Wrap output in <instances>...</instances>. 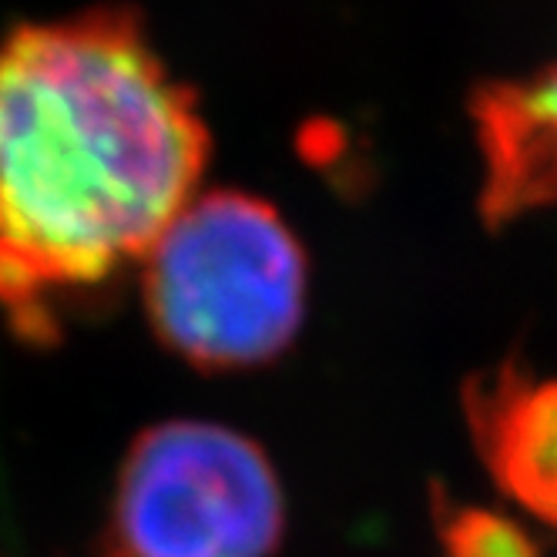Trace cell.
I'll list each match as a JSON object with an SVG mask.
<instances>
[{
  "mask_svg": "<svg viewBox=\"0 0 557 557\" xmlns=\"http://www.w3.org/2000/svg\"><path fill=\"white\" fill-rule=\"evenodd\" d=\"M209 135L125 11L0 45V309L27 339L101 293L198 191Z\"/></svg>",
  "mask_w": 557,
  "mask_h": 557,
  "instance_id": "cell-1",
  "label": "cell"
},
{
  "mask_svg": "<svg viewBox=\"0 0 557 557\" xmlns=\"http://www.w3.org/2000/svg\"><path fill=\"white\" fill-rule=\"evenodd\" d=\"M148 320L198 370H252L296 339L306 252L269 202L195 191L141 259Z\"/></svg>",
  "mask_w": 557,
  "mask_h": 557,
  "instance_id": "cell-2",
  "label": "cell"
},
{
  "mask_svg": "<svg viewBox=\"0 0 557 557\" xmlns=\"http://www.w3.org/2000/svg\"><path fill=\"white\" fill-rule=\"evenodd\" d=\"M283 534L265 450L222 423L172 420L132 444L101 557H272Z\"/></svg>",
  "mask_w": 557,
  "mask_h": 557,
  "instance_id": "cell-3",
  "label": "cell"
},
{
  "mask_svg": "<svg viewBox=\"0 0 557 557\" xmlns=\"http://www.w3.org/2000/svg\"><path fill=\"white\" fill-rule=\"evenodd\" d=\"M463 413L500 494L557 531V376L504 363L467 383Z\"/></svg>",
  "mask_w": 557,
  "mask_h": 557,
  "instance_id": "cell-4",
  "label": "cell"
},
{
  "mask_svg": "<svg viewBox=\"0 0 557 557\" xmlns=\"http://www.w3.org/2000/svg\"><path fill=\"white\" fill-rule=\"evenodd\" d=\"M484 158L481 209L510 222L557 202V61L534 77L487 85L473 101Z\"/></svg>",
  "mask_w": 557,
  "mask_h": 557,
  "instance_id": "cell-5",
  "label": "cell"
},
{
  "mask_svg": "<svg viewBox=\"0 0 557 557\" xmlns=\"http://www.w3.org/2000/svg\"><path fill=\"white\" fill-rule=\"evenodd\" d=\"M433 524L444 557H544L531 531L510 513L433 494Z\"/></svg>",
  "mask_w": 557,
  "mask_h": 557,
  "instance_id": "cell-6",
  "label": "cell"
}]
</instances>
